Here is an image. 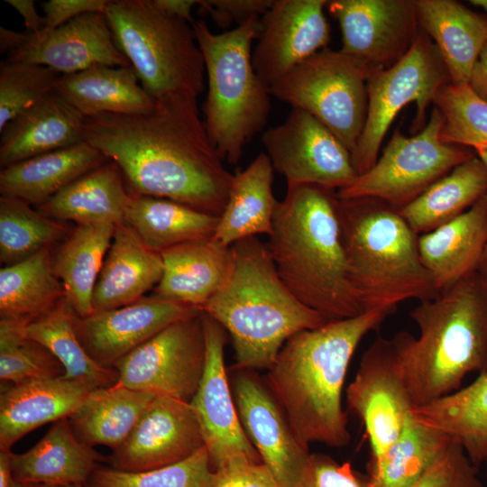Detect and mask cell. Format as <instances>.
<instances>
[{"label":"cell","instance_id":"6da1fadb","mask_svg":"<svg viewBox=\"0 0 487 487\" xmlns=\"http://www.w3.org/2000/svg\"><path fill=\"white\" fill-rule=\"evenodd\" d=\"M84 141L115 162L131 194L170 199L220 216L234 175L199 112L161 105L139 115L87 117Z\"/></svg>","mask_w":487,"mask_h":487},{"label":"cell","instance_id":"7a4b0ae2","mask_svg":"<svg viewBox=\"0 0 487 487\" xmlns=\"http://www.w3.org/2000/svg\"><path fill=\"white\" fill-rule=\"evenodd\" d=\"M390 311L372 309L326 322L291 336L270 370L267 385L282 408L297 438L345 447L350 442L342 391L351 359L362 341Z\"/></svg>","mask_w":487,"mask_h":487},{"label":"cell","instance_id":"3957f363","mask_svg":"<svg viewBox=\"0 0 487 487\" xmlns=\"http://www.w3.org/2000/svg\"><path fill=\"white\" fill-rule=\"evenodd\" d=\"M337 205L335 189L287 185L266 243L287 288L326 322L365 312L349 274Z\"/></svg>","mask_w":487,"mask_h":487},{"label":"cell","instance_id":"277c9868","mask_svg":"<svg viewBox=\"0 0 487 487\" xmlns=\"http://www.w3.org/2000/svg\"><path fill=\"white\" fill-rule=\"evenodd\" d=\"M409 316L419 336L398 334L415 408L458 391L467 374L487 372V279L480 271L420 301Z\"/></svg>","mask_w":487,"mask_h":487},{"label":"cell","instance_id":"5b68a950","mask_svg":"<svg viewBox=\"0 0 487 487\" xmlns=\"http://www.w3.org/2000/svg\"><path fill=\"white\" fill-rule=\"evenodd\" d=\"M231 274L202 311L231 335L236 369L270 370L294 335L326 324L280 278L266 244L257 236L231 245Z\"/></svg>","mask_w":487,"mask_h":487},{"label":"cell","instance_id":"8992f818","mask_svg":"<svg viewBox=\"0 0 487 487\" xmlns=\"http://www.w3.org/2000/svg\"><path fill=\"white\" fill-rule=\"evenodd\" d=\"M337 210L349 274L364 311L391 312L407 299L437 296L418 235L398 209L372 198H338Z\"/></svg>","mask_w":487,"mask_h":487},{"label":"cell","instance_id":"52a82bcc","mask_svg":"<svg viewBox=\"0 0 487 487\" xmlns=\"http://www.w3.org/2000/svg\"><path fill=\"white\" fill-rule=\"evenodd\" d=\"M259 18L221 33H214L201 20L192 24L207 80L204 127L220 158L232 165L238 163L246 143L263 131L271 109L269 87L253 64Z\"/></svg>","mask_w":487,"mask_h":487},{"label":"cell","instance_id":"ba28073f","mask_svg":"<svg viewBox=\"0 0 487 487\" xmlns=\"http://www.w3.org/2000/svg\"><path fill=\"white\" fill-rule=\"evenodd\" d=\"M105 14L142 87L164 106L199 112L206 68L192 25L152 0L110 1Z\"/></svg>","mask_w":487,"mask_h":487},{"label":"cell","instance_id":"9c48e42d","mask_svg":"<svg viewBox=\"0 0 487 487\" xmlns=\"http://www.w3.org/2000/svg\"><path fill=\"white\" fill-rule=\"evenodd\" d=\"M372 72L358 59L325 48L277 80L269 91L324 124L352 154L367 117Z\"/></svg>","mask_w":487,"mask_h":487},{"label":"cell","instance_id":"30bf717a","mask_svg":"<svg viewBox=\"0 0 487 487\" xmlns=\"http://www.w3.org/2000/svg\"><path fill=\"white\" fill-rule=\"evenodd\" d=\"M443 116L434 106L422 130L411 137L395 130L382 153L366 172L336 192L340 199L372 198L400 209L459 164L476 155L470 148L446 143Z\"/></svg>","mask_w":487,"mask_h":487},{"label":"cell","instance_id":"8fae6325","mask_svg":"<svg viewBox=\"0 0 487 487\" xmlns=\"http://www.w3.org/2000/svg\"><path fill=\"white\" fill-rule=\"evenodd\" d=\"M451 82L434 42L420 29L409 51L392 66L374 70L368 80V111L358 143L352 152L361 175L376 162L381 142L398 113L415 103L414 131L424 124L427 110L435 105L439 90Z\"/></svg>","mask_w":487,"mask_h":487},{"label":"cell","instance_id":"7c38bea8","mask_svg":"<svg viewBox=\"0 0 487 487\" xmlns=\"http://www.w3.org/2000/svg\"><path fill=\"white\" fill-rule=\"evenodd\" d=\"M206 341L202 312L179 320L114 365L117 384L189 403L203 376Z\"/></svg>","mask_w":487,"mask_h":487},{"label":"cell","instance_id":"4fadbf2b","mask_svg":"<svg viewBox=\"0 0 487 487\" xmlns=\"http://www.w3.org/2000/svg\"><path fill=\"white\" fill-rule=\"evenodd\" d=\"M346 400L364 426L372 458L378 457L400 436L415 409L398 333L391 338L377 337L364 352Z\"/></svg>","mask_w":487,"mask_h":487},{"label":"cell","instance_id":"5bb4252c","mask_svg":"<svg viewBox=\"0 0 487 487\" xmlns=\"http://www.w3.org/2000/svg\"><path fill=\"white\" fill-rule=\"evenodd\" d=\"M262 143L287 185L312 184L339 190L359 176L347 147L302 109L292 107L283 123L264 131Z\"/></svg>","mask_w":487,"mask_h":487},{"label":"cell","instance_id":"9a60e30c","mask_svg":"<svg viewBox=\"0 0 487 487\" xmlns=\"http://www.w3.org/2000/svg\"><path fill=\"white\" fill-rule=\"evenodd\" d=\"M0 50L8 60L43 65L61 75L97 65L131 66L102 12L83 14L52 31L38 33L1 26Z\"/></svg>","mask_w":487,"mask_h":487},{"label":"cell","instance_id":"2e32d148","mask_svg":"<svg viewBox=\"0 0 487 487\" xmlns=\"http://www.w3.org/2000/svg\"><path fill=\"white\" fill-rule=\"evenodd\" d=\"M326 7L339 23L340 51L372 71L399 61L420 32L415 0H332Z\"/></svg>","mask_w":487,"mask_h":487},{"label":"cell","instance_id":"e0dca14e","mask_svg":"<svg viewBox=\"0 0 487 487\" xmlns=\"http://www.w3.org/2000/svg\"><path fill=\"white\" fill-rule=\"evenodd\" d=\"M230 385L242 427L279 487H298L309 458L269 386L234 368Z\"/></svg>","mask_w":487,"mask_h":487},{"label":"cell","instance_id":"ac0fdd59","mask_svg":"<svg viewBox=\"0 0 487 487\" xmlns=\"http://www.w3.org/2000/svg\"><path fill=\"white\" fill-rule=\"evenodd\" d=\"M202 320L206 363L199 386L189 405L199 424L212 468L235 455L262 463L247 437L237 413L225 365L226 331L203 311Z\"/></svg>","mask_w":487,"mask_h":487},{"label":"cell","instance_id":"d6986e66","mask_svg":"<svg viewBox=\"0 0 487 487\" xmlns=\"http://www.w3.org/2000/svg\"><path fill=\"white\" fill-rule=\"evenodd\" d=\"M326 0H274L262 16L253 64L270 88L294 68L327 48L330 26Z\"/></svg>","mask_w":487,"mask_h":487},{"label":"cell","instance_id":"ffe728a7","mask_svg":"<svg viewBox=\"0 0 487 487\" xmlns=\"http://www.w3.org/2000/svg\"><path fill=\"white\" fill-rule=\"evenodd\" d=\"M204 446L189 403L156 396L129 436L106 460L115 470L138 473L181 462Z\"/></svg>","mask_w":487,"mask_h":487},{"label":"cell","instance_id":"44dd1931","mask_svg":"<svg viewBox=\"0 0 487 487\" xmlns=\"http://www.w3.org/2000/svg\"><path fill=\"white\" fill-rule=\"evenodd\" d=\"M201 312L154 294L121 308L94 311L86 317L76 316L75 328L88 355L99 365L113 368L168 326Z\"/></svg>","mask_w":487,"mask_h":487},{"label":"cell","instance_id":"7402d4cb","mask_svg":"<svg viewBox=\"0 0 487 487\" xmlns=\"http://www.w3.org/2000/svg\"><path fill=\"white\" fill-rule=\"evenodd\" d=\"M96 388L63 377L11 383L0 395V451L49 422L69 418Z\"/></svg>","mask_w":487,"mask_h":487},{"label":"cell","instance_id":"603a6c76","mask_svg":"<svg viewBox=\"0 0 487 487\" xmlns=\"http://www.w3.org/2000/svg\"><path fill=\"white\" fill-rule=\"evenodd\" d=\"M418 244L438 293L479 271L487 246V194L456 218L418 235Z\"/></svg>","mask_w":487,"mask_h":487},{"label":"cell","instance_id":"cb8c5ba5","mask_svg":"<svg viewBox=\"0 0 487 487\" xmlns=\"http://www.w3.org/2000/svg\"><path fill=\"white\" fill-rule=\"evenodd\" d=\"M86 117L56 92L0 131L2 168L84 141Z\"/></svg>","mask_w":487,"mask_h":487},{"label":"cell","instance_id":"d4e9b609","mask_svg":"<svg viewBox=\"0 0 487 487\" xmlns=\"http://www.w3.org/2000/svg\"><path fill=\"white\" fill-rule=\"evenodd\" d=\"M161 256L163 272L155 294L201 310L227 281L234 262L231 246L211 239L177 244Z\"/></svg>","mask_w":487,"mask_h":487},{"label":"cell","instance_id":"484cf974","mask_svg":"<svg viewBox=\"0 0 487 487\" xmlns=\"http://www.w3.org/2000/svg\"><path fill=\"white\" fill-rule=\"evenodd\" d=\"M163 262L124 222L116 225L93 292L94 311L132 304L160 282Z\"/></svg>","mask_w":487,"mask_h":487},{"label":"cell","instance_id":"4316f807","mask_svg":"<svg viewBox=\"0 0 487 487\" xmlns=\"http://www.w3.org/2000/svg\"><path fill=\"white\" fill-rule=\"evenodd\" d=\"M419 28L436 46L454 84H468L487 41V15L455 0H415Z\"/></svg>","mask_w":487,"mask_h":487},{"label":"cell","instance_id":"83f0119b","mask_svg":"<svg viewBox=\"0 0 487 487\" xmlns=\"http://www.w3.org/2000/svg\"><path fill=\"white\" fill-rule=\"evenodd\" d=\"M132 66L97 65L61 75L55 92L86 118L101 114L139 115L161 104L140 84Z\"/></svg>","mask_w":487,"mask_h":487},{"label":"cell","instance_id":"f1b7e54d","mask_svg":"<svg viewBox=\"0 0 487 487\" xmlns=\"http://www.w3.org/2000/svg\"><path fill=\"white\" fill-rule=\"evenodd\" d=\"M102 460L106 457L80 441L65 418L54 422L32 448L13 454L11 469L17 482L87 483Z\"/></svg>","mask_w":487,"mask_h":487},{"label":"cell","instance_id":"f546056e","mask_svg":"<svg viewBox=\"0 0 487 487\" xmlns=\"http://www.w3.org/2000/svg\"><path fill=\"white\" fill-rule=\"evenodd\" d=\"M107 161L98 150L83 141L2 168L0 193L40 207Z\"/></svg>","mask_w":487,"mask_h":487},{"label":"cell","instance_id":"4dcf8cb0","mask_svg":"<svg viewBox=\"0 0 487 487\" xmlns=\"http://www.w3.org/2000/svg\"><path fill=\"white\" fill-rule=\"evenodd\" d=\"M274 169L266 153H260L244 170L234 175L226 205L212 241L233 244L272 231L278 200L273 194Z\"/></svg>","mask_w":487,"mask_h":487},{"label":"cell","instance_id":"1f68e13d","mask_svg":"<svg viewBox=\"0 0 487 487\" xmlns=\"http://www.w3.org/2000/svg\"><path fill=\"white\" fill-rule=\"evenodd\" d=\"M130 198L121 170L108 160L38 207L46 216L78 225H118L124 222Z\"/></svg>","mask_w":487,"mask_h":487},{"label":"cell","instance_id":"d6a6232c","mask_svg":"<svg viewBox=\"0 0 487 487\" xmlns=\"http://www.w3.org/2000/svg\"><path fill=\"white\" fill-rule=\"evenodd\" d=\"M116 225H78L52 255V269L78 317L94 312L92 298Z\"/></svg>","mask_w":487,"mask_h":487},{"label":"cell","instance_id":"836d02e7","mask_svg":"<svg viewBox=\"0 0 487 487\" xmlns=\"http://www.w3.org/2000/svg\"><path fill=\"white\" fill-rule=\"evenodd\" d=\"M156 396L119 384L92 390L68 418L76 436L94 446L112 450L133 429Z\"/></svg>","mask_w":487,"mask_h":487},{"label":"cell","instance_id":"e575fe53","mask_svg":"<svg viewBox=\"0 0 487 487\" xmlns=\"http://www.w3.org/2000/svg\"><path fill=\"white\" fill-rule=\"evenodd\" d=\"M219 216L167 198L131 194L124 223L152 250L213 237Z\"/></svg>","mask_w":487,"mask_h":487},{"label":"cell","instance_id":"d590c367","mask_svg":"<svg viewBox=\"0 0 487 487\" xmlns=\"http://www.w3.org/2000/svg\"><path fill=\"white\" fill-rule=\"evenodd\" d=\"M487 194V168L477 156L459 164L399 213L418 235L452 221Z\"/></svg>","mask_w":487,"mask_h":487},{"label":"cell","instance_id":"8d00e7d4","mask_svg":"<svg viewBox=\"0 0 487 487\" xmlns=\"http://www.w3.org/2000/svg\"><path fill=\"white\" fill-rule=\"evenodd\" d=\"M413 418L447 434L479 466L487 457V372L469 385L415 408Z\"/></svg>","mask_w":487,"mask_h":487},{"label":"cell","instance_id":"74e56055","mask_svg":"<svg viewBox=\"0 0 487 487\" xmlns=\"http://www.w3.org/2000/svg\"><path fill=\"white\" fill-rule=\"evenodd\" d=\"M66 299L52 269L51 248L0 270V319L30 323Z\"/></svg>","mask_w":487,"mask_h":487},{"label":"cell","instance_id":"f35d334b","mask_svg":"<svg viewBox=\"0 0 487 487\" xmlns=\"http://www.w3.org/2000/svg\"><path fill=\"white\" fill-rule=\"evenodd\" d=\"M454 440L414 418L378 457L372 458L368 487H410Z\"/></svg>","mask_w":487,"mask_h":487},{"label":"cell","instance_id":"ab89813d","mask_svg":"<svg viewBox=\"0 0 487 487\" xmlns=\"http://www.w3.org/2000/svg\"><path fill=\"white\" fill-rule=\"evenodd\" d=\"M76 314L64 299L56 308L24 326V334L48 348L62 364L65 379L81 381L94 388L115 385L114 368L96 363L81 345L75 328Z\"/></svg>","mask_w":487,"mask_h":487},{"label":"cell","instance_id":"60d3db41","mask_svg":"<svg viewBox=\"0 0 487 487\" xmlns=\"http://www.w3.org/2000/svg\"><path fill=\"white\" fill-rule=\"evenodd\" d=\"M14 197L0 198V262L3 266L20 262L42 249L64 240L70 231L56 219L32 209Z\"/></svg>","mask_w":487,"mask_h":487},{"label":"cell","instance_id":"b9f144b4","mask_svg":"<svg viewBox=\"0 0 487 487\" xmlns=\"http://www.w3.org/2000/svg\"><path fill=\"white\" fill-rule=\"evenodd\" d=\"M434 106L443 116L440 137L444 142L464 146L475 152L487 150V102L468 84H446Z\"/></svg>","mask_w":487,"mask_h":487},{"label":"cell","instance_id":"7bdbcfd3","mask_svg":"<svg viewBox=\"0 0 487 487\" xmlns=\"http://www.w3.org/2000/svg\"><path fill=\"white\" fill-rule=\"evenodd\" d=\"M27 323L0 319V379L16 383L37 378H59L65 370L55 355L24 334Z\"/></svg>","mask_w":487,"mask_h":487},{"label":"cell","instance_id":"ee69618b","mask_svg":"<svg viewBox=\"0 0 487 487\" xmlns=\"http://www.w3.org/2000/svg\"><path fill=\"white\" fill-rule=\"evenodd\" d=\"M206 446L190 457L161 468L130 473L99 466L87 487H207L213 470Z\"/></svg>","mask_w":487,"mask_h":487},{"label":"cell","instance_id":"f6af8a7d","mask_svg":"<svg viewBox=\"0 0 487 487\" xmlns=\"http://www.w3.org/2000/svg\"><path fill=\"white\" fill-rule=\"evenodd\" d=\"M61 74L35 63H0V131L25 110L55 93Z\"/></svg>","mask_w":487,"mask_h":487},{"label":"cell","instance_id":"bcb514c9","mask_svg":"<svg viewBox=\"0 0 487 487\" xmlns=\"http://www.w3.org/2000/svg\"><path fill=\"white\" fill-rule=\"evenodd\" d=\"M477 467L453 441L410 487H485Z\"/></svg>","mask_w":487,"mask_h":487},{"label":"cell","instance_id":"7dc6e473","mask_svg":"<svg viewBox=\"0 0 487 487\" xmlns=\"http://www.w3.org/2000/svg\"><path fill=\"white\" fill-rule=\"evenodd\" d=\"M207 487H279L263 463L244 455L232 456L212 473Z\"/></svg>","mask_w":487,"mask_h":487},{"label":"cell","instance_id":"c3c4849f","mask_svg":"<svg viewBox=\"0 0 487 487\" xmlns=\"http://www.w3.org/2000/svg\"><path fill=\"white\" fill-rule=\"evenodd\" d=\"M298 487H368L350 464H338L323 454H310Z\"/></svg>","mask_w":487,"mask_h":487},{"label":"cell","instance_id":"681fc988","mask_svg":"<svg viewBox=\"0 0 487 487\" xmlns=\"http://www.w3.org/2000/svg\"><path fill=\"white\" fill-rule=\"evenodd\" d=\"M274 0H198L202 10L211 15L220 27L232 23L242 24L253 16H262L272 6Z\"/></svg>","mask_w":487,"mask_h":487},{"label":"cell","instance_id":"f907efd6","mask_svg":"<svg viewBox=\"0 0 487 487\" xmlns=\"http://www.w3.org/2000/svg\"><path fill=\"white\" fill-rule=\"evenodd\" d=\"M109 2L107 0H50L45 2L42 5L44 27L41 31H52L83 14L105 13Z\"/></svg>","mask_w":487,"mask_h":487},{"label":"cell","instance_id":"816d5d0a","mask_svg":"<svg viewBox=\"0 0 487 487\" xmlns=\"http://www.w3.org/2000/svg\"><path fill=\"white\" fill-rule=\"evenodd\" d=\"M23 17L28 32L38 33L44 27V18L41 17L32 0H5Z\"/></svg>","mask_w":487,"mask_h":487},{"label":"cell","instance_id":"f5cc1de1","mask_svg":"<svg viewBox=\"0 0 487 487\" xmlns=\"http://www.w3.org/2000/svg\"><path fill=\"white\" fill-rule=\"evenodd\" d=\"M468 86L481 99L487 102V41L473 68Z\"/></svg>","mask_w":487,"mask_h":487},{"label":"cell","instance_id":"db71d44e","mask_svg":"<svg viewBox=\"0 0 487 487\" xmlns=\"http://www.w3.org/2000/svg\"><path fill=\"white\" fill-rule=\"evenodd\" d=\"M154 5L173 17L181 19L189 24L195 20L191 15L193 6L198 5V0H152Z\"/></svg>","mask_w":487,"mask_h":487},{"label":"cell","instance_id":"11a10c76","mask_svg":"<svg viewBox=\"0 0 487 487\" xmlns=\"http://www.w3.org/2000/svg\"><path fill=\"white\" fill-rule=\"evenodd\" d=\"M13 453L11 450L0 451V487H12L14 479L11 469Z\"/></svg>","mask_w":487,"mask_h":487},{"label":"cell","instance_id":"9f6ffc18","mask_svg":"<svg viewBox=\"0 0 487 487\" xmlns=\"http://www.w3.org/2000/svg\"><path fill=\"white\" fill-rule=\"evenodd\" d=\"M475 153L484 162L487 168V150L480 151ZM479 271L487 279V246Z\"/></svg>","mask_w":487,"mask_h":487},{"label":"cell","instance_id":"6f0895ef","mask_svg":"<svg viewBox=\"0 0 487 487\" xmlns=\"http://www.w3.org/2000/svg\"><path fill=\"white\" fill-rule=\"evenodd\" d=\"M469 3L483 10L487 15V0H470Z\"/></svg>","mask_w":487,"mask_h":487},{"label":"cell","instance_id":"680465c9","mask_svg":"<svg viewBox=\"0 0 487 487\" xmlns=\"http://www.w3.org/2000/svg\"><path fill=\"white\" fill-rule=\"evenodd\" d=\"M41 487H87L86 483L46 484Z\"/></svg>","mask_w":487,"mask_h":487},{"label":"cell","instance_id":"91938a15","mask_svg":"<svg viewBox=\"0 0 487 487\" xmlns=\"http://www.w3.org/2000/svg\"><path fill=\"white\" fill-rule=\"evenodd\" d=\"M12 487H41V484H37V483H25V482H13V486Z\"/></svg>","mask_w":487,"mask_h":487},{"label":"cell","instance_id":"94428289","mask_svg":"<svg viewBox=\"0 0 487 487\" xmlns=\"http://www.w3.org/2000/svg\"><path fill=\"white\" fill-rule=\"evenodd\" d=\"M485 467H486V480H487V457L484 460Z\"/></svg>","mask_w":487,"mask_h":487}]
</instances>
